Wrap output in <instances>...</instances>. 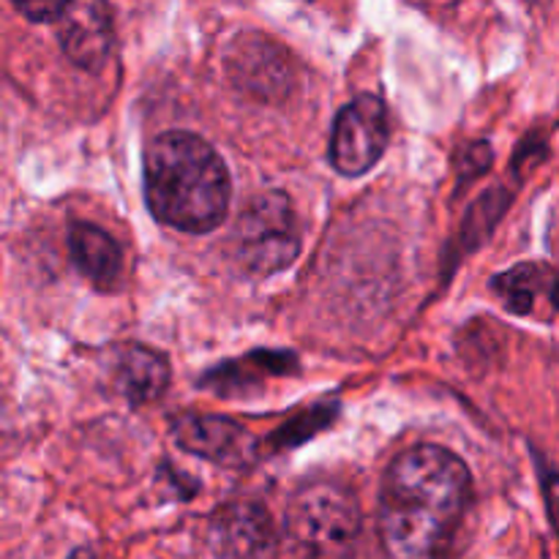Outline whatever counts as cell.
<instances>
[{
	"label": "cell",
	"mask_w": 559,
	"mask_h": 559,
	"mask_svg": "<svg viewBox=\"0 0 559 559\" xmlns=\"http://www.w3.org/2000/svg\"><path fill=\"white\" fill-rule=\"evenodd\" d=\"M216 559H278V533L260 502H229L211 522Z\"/></svg>",
	"instance_id": "cell-6"
},
{
	"label": "cell",
	"mask_w": 559,
	"mask_h": 559,
	"mask_svg": "<svg viewBox=\"0 0 559 559\" xmlns=\"http://www.w3.org/2000/svg\"><path fill=\"white\" fill-rule=\"evenodd\" d=\"M491 289L511 314L549 320L559 311V273L544 262H522L500 273Z\"/></svg>",
	"instance_id": "cell-10"
},
{
	"label": "cell",
	"mask_w": 559,
	"mask_h": 559,
	"mask_svg": "<svg viewBox=\"0 0 559 559\" xmlns=\"http://www.w3.org/2000/svg\"><path fill=\"white\" fill-rule=\"evenodd\" d=\"M388 145L385 104L371 93L353 98L338 112L331 134V164L347 178L366 175Z\"/></svg>",
	"instance_id": "cell-5"
},
{
	"label": "cell",
	"mask_w": 559,
	"mask_h": 559,
	"mask_svg": "<svg viewBox=\"0 0 559 559\" xmlns=\"http://www.w3.org/2000/svg\"><path fill=\"white\" fill-rule=\"evenodd\" d=\"M173 435L183 451L224 467H243L257 456L254 435L222 415H183L173 424Z\"/></svg>",
	"instance_id": "cell-8"
},
{
	"label": "cell",
	"mask_w": 559,
	"mask_h": 559,
	"mask_svg": "<svg viewBox=\"0 0 559 559\" xmlns=\"http://www.w3.org/2000/svg\"><path fill=\"white\" fill-rule=\"evenodd\" d=\"M300 251V233L293 205L282 191L254 197L238 218L235 254L254 276H273L295 262Z\"/></svg>",
	"instance_id": "cell-4"
},
{
	"label": "cell",
	"mask_w": 559,
	"mask_h": 559,
	"mask_svg": "<svg viewBox=\"0 0 559 559\" xmlns=\"http://www.w3.org/2000/svg\"><path fill=\"white\" fill-rule=\"evenodd\" d=\"M115 382L131 404L156 402L164 388L169 385V364L153 349L131 344V347L120 349Z\"/></svg>",
	"instance_id": "cell-12"
},
{
	"label": "cell",
	"mask_w": 559,
	"mask_h": 559,
	"mask_svg": "<svg viewBox=\"0 0 559 559\" xmlns=\"http://www.w3.org/2000/svg\"><path fill=\"white\" fill-rule=\"evenodd\" d=\"M473 502L467 464L442 445H415L393 459L377 511L391 559H445Z\"/></svg>",
	"instance_id": "cell-1"
},
{
	"label": "cell",
	"mask_w": 559,
	"mask_h": 559,
	"mask_svg": "<svg viewBox=\"0 0 559 559\" xmlns=\"http://www.w3.org/2000/svg\"><path fill=\"white\" fill-rule=\"evenodd\" d=\"M69 559H98V555L93 549H76Z\"/></svg>",
	"instance_id": "cell-14"
},
{
	"label": "cell",
	"mask_w": 559,
	"mask_h": 559,
	"mask_svg": "<svg viewBox=\"0 0 559 559\" xmlns=\"http://www.w3.org/2000/svg\"><path fill=\"white\" fill-rule=\"evenodd\" d=\"M63 9L66 3H52V0H44V3H16V11L33 22H58Z\"/></svg>",
	"instance_id": "cell-13"
},
{
	"label": "cell",
	"mask_w": 559,
	"mask_h": 559,
	"mask_svg": "<svg viewBox=\"0 0 559 559\" xmlns=\"http://www.w3.org/2000/svg\"><path fill=\"white\" fill-rule=\"evenodd\" d=\"M287 535L304 559H353L360 540V506L344 486H304L287 508Z\"/></svg>",
	"instance_id": "cell-3"
},
{
	"label": "cell",
	"mask_w": 559,
	"mask_h": 559,
	"mask_svg": "<svg viewBox=\"0 0 559 559\" xmlns=\"http://www.w3.org/2000/svg\"><path fill=\"white\" fill-rule=\"evenodd\" d=\"M58 38L66 58L87 71H102L104 63L112 55L115 27L109 5L96 0H80V3H66L60 14Z\"/></svg>",
	"instance_id": "cell-9"
},
{
	"label": "cell",
	"mask_w": 559,
	"mask_h": 559,
	"mask_svg": "<svg viewBox=\"0 0 559 559\" xmlns=\"http://www.w3.org/2000/svg\"><path fill=\"white\" fill-rule=\"evenodd\" d=\"M227 71L240 91L265 102L287 96L293 87V63L287 52L260 33L235 38L227 55Z\"/></svg>",
	"instance_id": "cell-7"
},
{
	"label": "cell",
	"mask_w": 559,
	"mask_h": 559,
	"mask_svg": "<svg viewBox=\"0 0 559 559\" xmlns=\"http://www.w3.org/2000/svg\"><path fill=\"white\" fill-rule=\"evenodd\" d=\"M69 251L76 271L93 282L96 287H112L118 284L120 271H123V254L115 243L112 235L104 233L96 224L76 222L69 229Z\"/></svg>",
	"instance_id": "cell-11"
},
{
	"label": "cell",
	"mask_w": 559,
	"mask_h": 559,
	"mask_svg": "<svg viewBox=\"0 0 559 559\" xmlns=\"http://www.w3.org/2000/svg\"><path fill=\"white\" fill-rule=\"evenodd\" d=\"M145 197L153 216L180 233H211L227 218V164L202 136L164 131L145 151Z\"/></svg>",
	"instance_id": "cell-2"
}]
</instances>
